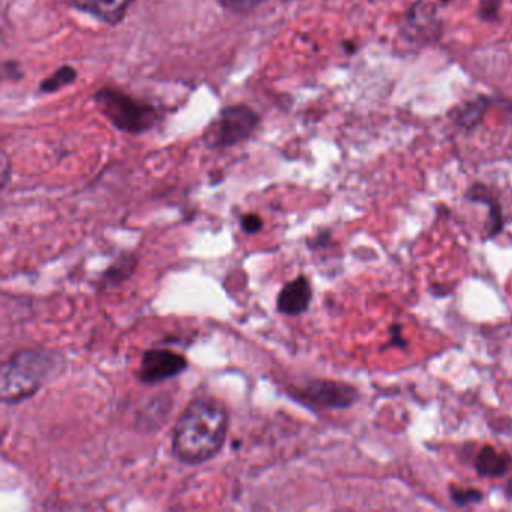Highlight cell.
<instances>
[{
	"instance_id": "cell-1",
	"label": "cell",
	"mask_w": 512,
	"mask_h": 512,
	"mask_svg": "<svg viewBox=\"0 0 512 512\" xmlns=\"http://www.w3.org/2000/svg\"><path fill=\"white\" fill-rule=\"evenodd\" d=\"M226 403L214 395H199L185 407L172 434L176 460L199 466L220 454L229 433Z\"/></svg>"
},
{
	"instance_id": "cell-2",
	"label": "cell",
	"mask_w": 512,
	"mask_h": 512,
	"mask_svg": "<svg viewBox=\"0 0 512 512\" xmlns=\"http://www.w3.org/2000/svg\"><path fill=\"white\" fill-rule=\"evenodd\" d=\"M55 368V356L46 350H17L2 365L0 400L8 406L29 400L43 388Z\"/></svg>"
},
{
	"instance_id": "cell-3",
	"label": "cell",
	"mask_w": 512,
	"mask_h": 512,
	"mask_svg": "<svg viewBox=\"0 0 512 512\" xmlns=\"http://www.w3.org/2000/svg\"><path fill=\"white\" fill-rule=\"evenodd\" d=\"M98 107L113 125L128 133H143L154 127L157 110L148 104L139 103L122 92L104 89L95 97Z\"/></svg>"
},
{
	"instance_id": "cell-4",
	"label": "cell",
	"mask_w": 512,
	"mask_h": 512,
	"mask_svg": "<svg viewBox=\"0 0 512 512\" xmlns=\"http://www.w3.org/2000/svg\"><path fill=\"white\" fill-rule=\"evenodd\" d=\"M257 124H259V118L250 107H229L209 125L205 133V142L211 148L236 145L248 139L256 130Z\"/></svg>"
},
{
	"instance_id": "cell-5",
	"label": "cell",
	"mask_w": 512,
	"mask_h": 512,
	"mask_svg": "<svg viewBox=\"0 0 512 512\" xmlns=\"http://www.w3.org/2000/svg\"><path fill=\"white\" fill-rule=\"evenodd\" d=\"M299 403L322 409H349L359 400V391L355 386L338 380H310L301 388L290 392Z\"/></svg>"
},
{
	"instance_id": "cell-6",
	"label": "cell",
	"mask_w": 512,
	"mask_h": 512,
	"mask_svg": "<svg viewBox=\"0 0 512 512\" xmlns=\"http://www.w3.org/2000/svg\"><path fill=\"white\" fill-rule=\"evenodd\" d=\"M187 368L188 359L181 353L163 347H152L143 353L137 377L145 385H157L181 376Z\"/></svg>"
},
{
	"instance_id": "cell-7",
	"label": "cell",
	"mask_w": 512,
	"mask_h": 512,
	"mask_svg": "<svg viewBox=\"0 0 512 512\" xmlns=\"http://www.w3.org/2000/svg\"><path fill=\"white\" fill-rule=\"evenodd\" d=\"M313 301V287L305 275L284 284L277 296V311L283 316L296 317L304 314Z\"/></svg>"
},
{
	"instance_id": "cell-8",
	"label": "cell",
	"mask_w": 512,
	"mask_h": 512,
	"mask_svg": "<svg viewBox=\"0 0 512 512\" xmlns=\"http://www.w3.org/2000/svg\"><path fill=\"white\" fill-rule=\"evenodd\" d=\"M133 0H73V5L80 11L92 14L101 22L115 25L127 13Z\"/></svg>"
},
{
	"instance_id": "cell-9",
	"label": "cell",
	"mask_w": 512,
	"mask_h": 512,
	"mask_svg": "<svg viewBox=\"0 0 512 512\" xmlns=\"http://www.w3.org/2000/svg\"><path fill=\"white\" fill-rule=\"evenodd\" d=\"M511 463L512 458L509 455L500 454L493 446L485 445L475 457V470L484 478H499L509 472Z\"/></svg>"
},
{
	"instance_id": "cell-10",
	"label": "cell",
	"mask_w": 512,
	"mask_h": 512,
	"mask_svg": "<svg viewBox=\"0 0 512 512\" xmlns=\"http://www.w3.org/2000/svg\"><path fill=\"white\" fill-rule=\"evenodd\" d=\"M466 199L473 203H481V205L488 206V238H494V236L502 233L503 230V215L500 203L496 199L490 196L487 188L482 185H473L466 193Z\"/></svg>"
},
{
	"instance_id": "cell-11",
	"label": "cell",
	"mask_w": 512,
	"mask_h": 512,
	"mask_svg": "<svg viewBox=\"0 0 512 512\" xmlns=\"http://www.w3.org/2000/svg\"><path fill=\"white\" fill-rule=\"evenodd\" d=\"M137 268V257L133 253H124L116 259L109 268L104 271L101 277V286L112 289L124 281L130 280Z\"/></svg>"
},
{
	"instance_id": "cell-12",
	"label": "cell",
	"mask_w": 512,
	"mask_h": 512,
	"mask_svg": "<svg viewBox=\"0 0 512 512\" xmlns=\"http://www.w3.org/2000/svg\"><path fill=\"white\" fill-rule=\"evenodd\" d=\"M487 109V101L464 104L463 109L457 112V122L464 128H472L482 118V113Z\"/></svg>"
},
{
	"instance_id": "cell-13",
	"label": "cell",
	"mask_w": 512,
	"mask_h": 512,
	"mask_svg": "<svg viewBox=\"0 0 512 512\" xmlns=\"http://www.w3.org/2000/svg\"><path fill=\"white\" fill-rule=\"evenodd\" d=\"M74 80H76V71L73 68L64 67L56 71L50 79L41 83V91L46 92V94H53L64 86L71 85Z\"/></svg>"
},
{
	"instance_id": "cell-14",
	"label": "cell",
	"mask_w": 512,
	"mask_h": 512,
	"mask_svg": "<svg viewBox=\"0 0 512 512\" xmlns=\"http://www.w3.org/2000/svg\"><path fill=\"white\" fill-rule=\"evenodd\" d=\"M451 500L458 506L473 505V503H481L484 499V493L476 488H449Z\"/></svg>"
},
{
	"instance_id": "cell-15",
	"label": "cell",
	"mask_w": 512,
	"mask_h": 512,
	"mask_svg": "<svg viewBox=\"0 0 512 512\" xmlns=\"http://www.w3.org/2000/svg\"><path fill=\"white\" fill-rule=\"evenodd\" d=\"M241 229L242 232L247 235H257L262 232L263 220L260 215L257 214H245L241 218Z\"/></svg>"
},
{
	"instance_id": "cell-16",
	"label": "cell",
	"mask_w": 512,
	"mask_h": 512,
	"mask_svg": "<svg viewBox=\"0 0 512 512\" xmlns=\"http://www.w3.org/2000/svg\"><path fill=\"white\" fill-rule=\"evenodd\" d=\"M226 7L232 8L236 11L250 10V8L256 7L262 0H221Z\"/></svg>"
},
{
	"instance_id": "cell-17",
	"label": "cell",
	"mask_w": 512,
	"mask_h": 512,
	"mask_svg": "<svg viewBox=\"0 0 512 512\" xmlns=\"http://www.w3.org/2000/svg\"><path fill=\"white\" fill-rule=\"evenodd\" d=\"M391 341H389L388 346L386 347H406L407 346V340L403 337V334H401V325H398V323H394V325L391 326ZM386 347H383V350L386 349Z\"/></svg>"
},
{
	"instance_id": "cell-18",
	"label": "cell",
	"mask_w": 512,
	"mask_h": 512,
	"mask_svg": "<svg viewBox=\"0 0 512 512\" xmlns=\"http://www.w3.org/2000/svg\"><path fill=\"white\" fill-rule=\"evenodd\" d=\"M497 14V0H487L482 4L481 16L484 17L485 20H491V16H496Z\"/></svg>"
},
{
	"instance_id": "cell-19",
	"label": "cell",
	"mask_w": 512,
	"mask_h": 512,
	"mask_svg": "<svg viewBox=\"0 0 512 512\" xmlns=\"http://www.w3.org/2000/svg\"><path fill=\"white\" fill-rule=\"evenodd\" d=\"M505 494L506 496L509 497V499H511L512 497V478L509 479L508 482H506V485H505Z\"/></svg>"
}]
</instances>
